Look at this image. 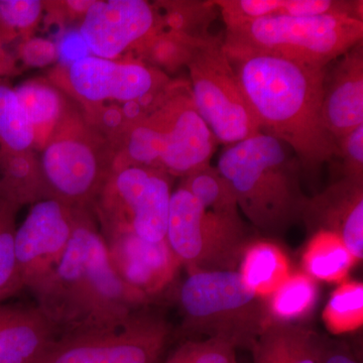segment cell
<instances>
[{"instance_id":"d590c367","label":"cell","mask_w":363,"mask_h":363,"mask_svg":"<svg viewBox=\"0 0 363 363\" xmlns=\"http://www.w3.org/2000/svg\"><path fill=\"white\" fill-rule=\"evenodd\" d=\"M94 0H68V1H44L45 21L58 25H70L82 21Z\"/></svg>"},{"instance_id":"7c38bea8","label":"cell","mask_w":363,"mask_h":363,"mask_svg":"<svg viewBox=\"0 0 363 363\" xmlns=\"http://www.w3.org/2000/svg\"><path fill=\"white\" fill-rule=\"evenodd\" d=\"M171 333L143 309L116 330L57 339L38 363H160Z\"/></svg>"},{"instance_id":"5bb4252c","label":"cell","mask_w":363,"mask_h":363,"mask_svg":"<svg viewBox=\"0 0 363 363\" xmlns=\"http://www.w3.org/2000/svg\"><path fill=\"white\" fill-rule=\"evenodd\" d=\"M164 28L156 4L143 0H94L78 30L93 56L114 60L135 51Z\"/></svg>"},{"instance_id":"ac0fdd59","label":"cell","mask_w":363,"mask_h":363,"mask_svg":"<svg viewBox=\"0 0 363 363\" xmlns=\"http://www.w3.org/2000/svg\"><path fill=\"white\" fill-rule=\"evenodd\" d=\"M57 339L37 305H0V363H38Z\"/></svg>"},{"instance_id":"1f68e13d","label":"cell","mask_w":363,"mask_h":363,"mask_svg":"<svg viewBox=\"0 0 363 363\" xmlns=\"http://www.w3.org/2000/svg\"><path fill=\"white\" fill-rule=\"evenodd\" d=\"M44 14L40 0H0V43L30 39Z\"/></svg>"},{"instance_id":"74e56055","label":"cell","mask_w":363,"mask_h":363,"mask_svg":"<svg viewBox=\"0 0 363 363\" xmlns=\"http://www.w3.org/2000/svg\"><path fill=\"white\" fill-rule=\"evenodd\" d=\"M322 363H362L348 344L324 339Z\"/></svg>"},{"instance_id":"6da1fadb","label":"cell","mask_w":363,"mask_h":363,"mask_svg":"<svg viewBox=\"0 0 363 363\" xmlns=\"http://www.w3.org/2000/svg\"><path fill=\"white\" fill-rule=\"evenodd\" d=\"M30 291L58 339L116 330L152 304L116 274L90 208H77L66 252Z\"/></svg>"},{"instance_id":"ffe728a7","label":"cell","mask_w":363,"mask_h":363,"mask_svg":"<svg viewBox=\"0 0 363 363\" xmlns=\"http://www.w3.org/2000/svg\"><path fill=\"white\" fill-rule=\"evenodd\" d=\"M324 339L301 325L267 324L250 347L252 363H322Z\"/></svg>"},{"instance_id":"4316f807","label":"cell","mask_w":363,"mask_h":363,"mask_svg":"<svg viewBox=\"0 0 363 363\" xmlns=\"http://www.w3.org/2000/svg\"><path fill=\"white\" fill-rule=\"evenodd\" d=\"M181 186L208 211L240 219V207L233 188L216 167L208 164L182 178Z\"/></svg>"},{"instance_id":"836d02e7","label":"cell","mask_w":363,"mask_h":363,"mask_svg":"<svg viewBox=\"0 0 363 363\" xmlns=\"http://www.w3.org/2000/svg\"><path fill=\"white\" fill-rule=\"evenodd\" d=\"M344 178L363 181V124L337 140Z\"/></svg>"},{"instance_id":"603a6c76","label":"cell","mask_w":363,"mask_h":363,"mask_svg":"<svg viewBox=\"0 0 363 363\" xmlns=\"http://www.w3.org/2000/svg\"><path fill=\"white\" fill-rule=\"evenodd\" d=\"M238 272L248 290L264 300L290 276V262L277 243L250 241L242 253Z\"/></svg>"},{"instance_id":"8d00e7d4","label":"cell","mask_w":363,"mask_h":363,"mask_svg":"<svg viewBox=\"0 0 363 363\" xmlns=\"http://www.w3.org/2000/svg\"><path fill=\"white\" fill-rule=\"evenodd\" d=\"M58 45L60 64L68 65L81 58L89 56L87 45L80 33H67Z\"/></svg>"},{"instance_id":"d4e9b609","label":"cell","mask_w":363,"mask_h":363,"mask_svg":"<svg viewBox=\"0 0 363 363\" xmlns=\"http://www.w3.org/2000/svg\"><path fill=\"white\" fill-rule=\"evenodd\" d=\"M318 298L317 281L304 272H291L285 281L264 298L267 324H296L311 314Z\"/></svg>"},{"instance_id":"f35d334b","label":"cell","mask_w":363,"mask_h":363,"mask_svg":"<svg viewBox=\"0 0 363 363\" xmlns=\"http://www.w3.org/2000/svg\"><path fill=\"white\" fill-rule=\"evenodd\" d=\"M6 298H9L6 295H4V294L0 293V302H2V301L6 300Z\"/></svg>"},{"instance_id":"44dd1931","label":"cell","mask_w":363,"mask_h":363,"mask_svg":"<svg viewBox=\"0 0 363 363\" xmlns=\"http://www.w3.org/2000/svg\"><path fill=\"white\" fill-rule=\"evenodd\" d=\"M13 89L35 133V150L40 152L72 100L49 79H30Z\"/></svg>"},{"instance_id":"f546056e","label":"cell","mask_w":363,"mask_h":363,"mask_svg":"<svg viewBox=\"0 0 363 363\" xmlns=\"http://www.w3.org/2000/svg\"><path fill=\"white\" fill-rule=\"evenodd\" d=\"M327 329L335 335L353 332L363 323L362 281H343L331 294L323 311Z\"/></svg>"},{"instance_id":"7a4b0ae2","label":"cell","mask_w":363,"mask_h":363,"mask_svg":"<svg viewBox=\"0 0 363 363\" xmlns=\"http://www.w3.org/2000/svg\"><path fill=\"white\" fill-rule=\"evenodd\" d=\"M225 52L262 133L288 145L309 173L338 157L337 142L322 117L327 67L264 52Z\"/></svg>"},{"instance_id":"f1b7e54d","label":"cell","mask_w":363,"mask_h":363,"mask_svg":"<svg viewBox=\"0 0 363 363\" xmlns=\"http://www.w3.org/2000/svg\"><path fill=\"white\" fill-rule=\"evenodd\" d=\"M0 150H35V133L13 88L0 83Z\"/></svg>"},{"instance_id":"7402d4cb","label":"cell","mask_w":363,"mask_h":363,"mask_svg":"<svg viewBox=\"0 0 363 363\" xmlns=\"http://www.w3.org/2000/svg\"><path fill=\"white\" fill-rule=\"evenodd\" d=\"M0 199L18 208L51 199L35 150H0Z\"/></svg>"},{"instance_id":"e0dca14e","label":"cell","mask_w":363,"mask_h":363,"mask_svg":"<svg viewBox=\"0 0 363 363\" xmlns=\"http://www.w3.org/2000/svg\"><path fill=\"white\" fill-rule=\"evenodd\" d=\"M325 128L336 142L363 124V45L327 67L322 101Z\"/></svg>"},{"instance_id":"e575fe53","label":"cell","mask_w":363,"mask_h":363,"mask_svg":"<svg viewBox=\"0 0 363 363\" xmlns=\"http://www.w3.org/2000/svg\"><path fill=\"white\" fill-rule=\"evenodd\" d=\"M18 57L26 65L45 67L59 59L58 45L50 40L30 37L21 43Z\"/></svg>"},{"instance_id":"2e32d148","label":"cell","mask_w":363,"mask_h":363,"mask_svg":"<svg viewBox=\"0 0 363 363\" xmlns=\"http://www.w3.org/2000/svg\"><path fill=\"white\" fill-rule=\"evenodd\" d=\"M302 221L313 233L337 235L357 262L363 257V181L343 178L309 198Z\"/></svg>"},{"instance_id":"d6a6232c","label":"cell","mask_w":363,"mask_h":363,"mask_svg":"<svg viewBox=\"0 0 363 363\" xmlns=\"http://www.w3.org/2000/svg\"><path fill=\"white\" fill-rule=\"evenodd\" d=\"M236 350L219 338L191 339L181 343L166 363H238Z\"/></svg>"},{"instance_id":"4dcf8cb0","label":"cell","mask_w":363,"mask_h":363,"mask_svg":"<svg viewBox=\"0 0 363 363\" xmlns=\"http://www.w3.org/2000/svg\"><path fill=\"white\" fill-rule=\"evenodd\" d=\"M20 209L0 199V293L9 298L23 289L16 255V218Z\"/></svg>"},{"instance_id":"8992f818","label":"cell","mask_w":363,"mask_h":363,"mask_svg":"<svg viewBox=\"0 0 363 363\" xmlns=\"http://www.w3.org/2000/svg\"><path fill=\"white\" fill-rule=\"evenodd\" d=\"M40 162L50 198L71 207L92 209L113 171L116 152L72 100L40 150Z\"/></svg>"},{"instance_id":"cb8c5ba5","label":"cell","mask_w":363,"mask_h":363,"mask_svg":"<svg viewBox=\"0 0 363 363\" xmlns=\"http://www.w3.org/2000/svg\"><path fill=\"white\" fill-rule=\"evenodd\" d=\"M357 264L343 241L325 230L313 233L302 253L303 272L317 281L343 283Z\"/></svg>"},{"instance_id":"3957f363","label":"cell","mask_w":363,"mask_h":363,"mask_svg":"<svg viewBox=\"0 0 363 363\" xmlns=\"http://www.w3.org/2000/svg\"><path fill=\"white\" fill-rule=\"evenodd\" d=\"M293 152L281 140L260 133L229 145L217 162L240 211L267 235H281L302 221L309 200L301 187L302 167Z\"/></svg>"},{"instance_id":"9a60e30c","label":"cell","mask_w":363,"mask_h":363,"mask_svg":"<svg viewBox=\"0 0 363 363\" xmlns=\"http://www.w3.org/2000/svg\"><path fill=\"white\" fill-rule=\"evenodd\" d=\"M104 240L119 278L152 304L174 286L182 267L166 240L150 242L135 234L123 233Z\"/></svg>"},{"instance_id":"484cf974","label":"cell","mask_w":363,"mask_h":363,"mask_svg":"<svg viewBox=\"0 0 363 363\" xmlns=\"http://www.w3.org/2000/svg\"><path fill=\"white\" fill-rule=\"evenodd\" d=\"M204 40V39H203ZM201 39L190 37L186 33L164 28L149 38L133 51L138 62L162 73L174 74L190 63Z\"/></svg>"},{"instance_id":"52a82bcc","label":"cell","mask_w":363,"mask_h":363,"mask_svg":"<svg viewBox=\"0 0 363 363\" xmlns=\"http://www.w3.org/2000/svg\"><path fill=\"white\" fill-rule=\"evenodd\" d=\"M363 39V21L344 14L271 16L227 28L225 49L328 67Z\"/></svg>"},{"instance_id":"9c48e42d","label":"cell","mask_w":363,"mask_h":363,"mask_svg":"<svg viewBox=\"0 0 363 363\" xmlns=\"http://www.w3.org/2000/svg\"><path fill=\"white\" fill-rule=\"evenodd\" d=\"M166 240L188 274L238 271L252 241L242 218L208 211L181 185L172 193Z\"/></svg>"},{"instance_id":"8fae6325","label":"cell","mask_w":363,"mask_h":363,"mask_svg":"<svg viewBox=\"0 0 363 363\" xmlns=\"http://www.w3.org/2000/svg\"><path fill=\"white\" fill-rule=\"evenodd\" d=\"M187 69L196 108L217 143L229 147L262 133L224 49V38L210 35L203 40Z\"/></svg>"},{"instance_id":"5b68a950","label":"cell","mask_w":363,"mask_h":363,"mask_svg":"<svg viewBox=\"0 0 363 363\" xmlns=\"http://www.w3.org/2000/svg\"><path fill=\"white\" fill-rule=\"evenodd\" d=\"M177 298L178 338L205 335L250 350L267 325L264 298L248 290L238 271L190 272Z\"/></svg>"},{"instance_id":"83f0119b","label":"cell","mask_w":363,"mask_h":363,"mask_svg":"<svg viewBox=\"0 0 363 363\" xmlns=\"http://www.w3.org/2000/svg\"><path fill=\"white\" fill-rule=\"evenodd\" d=\"M161 11L164 28L186 33L196 39H206L209 28L220 14L215 1L174 0L155 2Z\"/></svg>"},{"instance_id":"4fadbf2b","label":"cell","mask_w":363,"mask_h":363,"mask_svg":"<svg viewBox=\"0 0 363 363\" xmlns=\"http://www.w3.org/2000/svg\"><path fill=\"white\" fill-rule=\"evenodd\" d=\"M76 210L52 198L32 205L16 234V264L23 288L30 290L63 257L73 235Z\"/></svg>"},{"instance_id":"30bf717a","label":"cell","mask_w":363,"mask_h":363,"mask_svg":"<svg viewBox=\"0 0 363 363\" xmlns=\"http://www.w3.org/2000/svg\"><path fill=\"white\" fill-rule=\"evenodd\" d=\"M48 79L81 111L130 104L156 107L174 81L138 61L118 62L93 55L68 65L60 64Z\"/></svg>"},{"instance_id":"ba28073f","label":"cell","mask_w":363,"mask_h":363,"mask_svg":"<svg viewBox=\"0 0 363 363\" xmlns=\"http://www.w3.org/2000/svg\"><path fill=\"white\" fill-rule=\"evenodd\" d=\"M172 179L152 167L114 164L92 207L104 238L131 233L150 242L166 240Z\"/></svg>"},{"instance_id":"d6986e66","label":"cell","mask_w":363,"mask_h":363,"mask_svg":"<svg viewBox=\"0 0 363 363\" xmlns=\"http://www.w3.org/2000/svg\"><path fill=\"white\" fill-rule=\"evenodd\" d=\"M227 28L271 16L344 14L362 21V0H214Z\"/></svg>"},{"instance_id":"277c9868","label":"cell","mask_w":363,"mask_h":363,"mask_svg":"<svg viewBox=\"0 0 363 363\" xmlns=\"http://www.w3.org/2000/svg\"><path fill=\"white\" fill-rule=\"evenodd\" d=\"M107 140L116 152L114 164L152 167L173 178L210 164L217 143L184 80H174L154 111Z\"/></svg>"}]
</instances>
